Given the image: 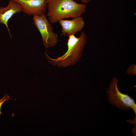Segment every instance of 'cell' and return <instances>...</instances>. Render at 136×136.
Here are the masks:
<instances>
[{"instance_id":"1","label":"cell","mask_w":136,"mask_h":136,"mask_svg":"<svg viewBox=\"0 0 136 136\" xmlns=\"http://www.w3.org/2000/svg\"><path fill=\"white\" fill-rule=\"evenodd\" d=\"M48 9L47 15L51 23L59 20L81 16L86 12V6L74 0H46Z\"/></svg>"},{"instance_id":"2","label":"cell","mask_w":136,"mask_h":136,"mask_svg":"<svg viewBox=\"0 0 136 136\" xmlns=\"http://www.w3.org/2000/svg\"><path fill=\"white\" fill-rule=\"evenodd\" d=\"M69 36L67 43V49L63 55L56 58H53L47 55L46 51L45 53L47 59L53 65L64 67L72 65L80 58L87 42V35L83 30L79 38L73 35Z\"/></svg>"},{"instance_id":"3","label":"cell","mask_w":136,"mask_h":136,"mask_svg":"<svg viewBox=\"0 0 136 136\" xmlns=\"http://www.w3.org/2000/svg\"><path fill=\"white\" fill-rule=\"evenodd\" d=\"M118 80L116 77L113 78L109 85V89L107 92L109 102L120 109L128 111L132 109L135 114V118L132 123L135 124L136 119V104L134 99L127 94L121 92L117 87Z\"/></svg>"},{"instance_id":"4","label":"cell","mask_w":136,"mask_h":136,"mask_svg":"<svg viewBox=\"0 0 136 136\" xmlns=\"http://www.w3.org/2000/svg\"><path fill=\"white\" fill-rule=\"evenodd\" d=\"M33 23L40 33L45 48L55 46L58 42V36L53 32L51 26L45 14L41 16H33Z\"/></svg>"},{"instance_id":"5","label":"cell","mask_w":136,"mask_h":136,"mask_svg":"<svg viewBox=\"0 0 136 136\" xmlns=\"http://www.w3.org/2000/svg\"><path fill=\"white\" fill-rule=\"evenodd\" d=\"M21 6L22 11L29 16H41L46 11V0H14Z\"/></svg>"},{"instance_id":"6","label":"cell","mask_w":136,"mask_h":136,"mask_svg":"<svg viewBox=\"0 0 136 136\" xmlns=\"http://www.w3.org/2000/svg\"><path fill=\"white\" fill-rule=\"evenodd\" d=\"M71 20L60 19L59 20L62 28L61 32L63 35L68 36L75 35L77 32L82 30L85 22L81 16H77Z\"/></svg>"},{"instance_id":"7","label":"cell","mask_w":136,"mask_h":136,"mask_svg":"<svg viewBox=\"0 0 136 136\" xmlns=\"http://www.w3.org/2000/svg\"><path fill=\"white\" fill-rule=\"evenodd\" d=\"M22 11L21 6L14 0H10L8 5L5 7L0 8V23L4 24L6 26L11 38L8 22L15 14Z\"/></svg>"},{"instance_id":"8","label":"cell","mask_w":136,"mask_h":136,"mask_svg":"<svg viewBox=\"0 0 136 136\" xmlns=\"http://www.w3.org/2000/svg\"><path fill=\"white\" fill-rule=\"evenodd\" d=\"M11 99V97L7 94H5L4 95L3 97L0 99V116L2 114L1 112V108L2 104L5 101Z\"/></svg>"},{"instance_id":"9","label":"cell","mask_w":136,"mask_h":136,"mask_svg":"<svg viewBox=\"0 0 136 136\" xmlns=\"http://www.w3.org/2000/svg\"><path fill=\"white\" fill-rule=\"evenodd\" d=\"M82 3L87 4L89 2L90 0H80Z\"/></svg>"}]
</instances>
